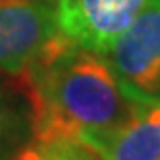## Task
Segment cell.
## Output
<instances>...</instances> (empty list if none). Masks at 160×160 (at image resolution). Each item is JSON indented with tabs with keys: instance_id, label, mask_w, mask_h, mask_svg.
I'll return each instance as SVG.
<instances>
[{
	"instance_id": "1",
	"label": "cell",
	"mask_w": 160,
	"mask_h": 160,
	"mask_svg": "<svg viewBox=\"0 0 160 160\" xmlns=\"http://www.w3.org/2000/svg\"><path fill=\"white\" fill-rule=\"evenodd\" d=\"M19 77L31 112V139L37 141L79 143L122 123L135 104L104 54L64 37Z\"/></svg>"
},
{
	"instance_id": "2",
	"label": "cell",
	"mask_w": 160,
	"mask_h": 160,
	"mask_svg": "<svg viewBox=\"0 0 160 160\" xmlns=\"http://www.w3.org/2000/svg\"><path fill=\"white\" fill-rule=\"evenodd\" d=\"M104 56L131 97L160 98V0H148Z\"/></svg>"
},
{
	"instance_id": "3",
	"label": "cell",
	"mask_w": 160,
	"mask_h": 160,
	"mask_svg": "<svg viewBox=\"0 0 160 160\" xmlns=\"http://www.w3.org/2000/svg\"><path fill=\"white\" fill-rule=\"evenodd\" d=\"M60 37L47 0H0V72L19 77Z\"/></svg>"
},
{
	"instance_id": "4",
	"label": "cell",
	"mask_w": 160,
	"mask_h": 160,
	"mask_svg": "<svg viewBox=\"0 0 160 160\" xmlns=\"http://www.w3.org/2000/svg\"><path fill=\"white\" fill-rule=\"evenodd\" d=\"M60 35L81 48L106 54L148 0H47Z\"/></svg>"
},
{
	"instance_id": "5",
	"label": "cell",
	"mask_w": 160,
	"mask_h": 160,
	"mask_svg": "<svg viewBox=\"0 0 160 160\" xmlns=\"http://www.w3.org/2000/svg\"><path fill=\"white\" fill-rule=\"evenodd\" d=\"M97 160H160V98L135 97L122 123L79 139Z\"/></svg>"
},
{
	"instance_id": "6",
	"label": "cell",
	"mask_w": 160,
	"mask_h": 160,
	"mask_svg": "<svg viewBox=\"0 0 160 160\" xmlns=\"http://www.w3.org/2000/svg\"><path fill=\"white\" fill-rule=\"evenodd\" d=\"M31 137L27 98L0 83V160H10V156Z\"/></svg>"
},
{
	"instance_id": "7",
	"label": "cell",
	"mask_w": 160,
	"mask_h": 160,
	"mask_svg": "<svg viewBox=\"0 0 160 160\" xmlns=\"http://www.w3.org/2000/svg\"><path fill=\"white\" fill-rule=\"evenodd\" d=\"M70 147H72L70 141L47 143V141L29 139L10 156V160H68Z\"/></svg>"
},
{
	"instance_id": "8",
	"label": "cell",
	"mask_w": 160,
	"mask_h": 160,
	"mask_svg": "<svg viewBox=\"0 0 160 160\" xmlns=\"http://www.w3.org/2000/svg\"><path fill=\"white\" fill-rule=\"evenodd\" d=\"M68 160H97V158L91 154L83 145L72 143V147H70V156H68Z\"/></svg>"
}]
</instances>
